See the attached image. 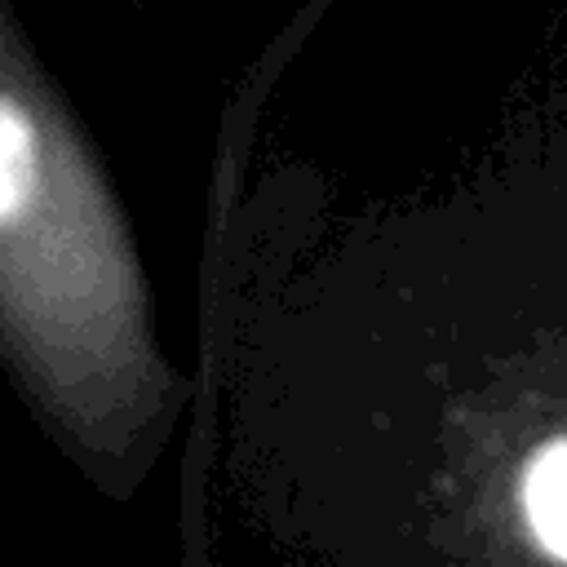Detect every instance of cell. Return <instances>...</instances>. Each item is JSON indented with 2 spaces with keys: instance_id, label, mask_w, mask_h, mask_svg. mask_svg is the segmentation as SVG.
I'll list each match as a JSON object with an SVG mask.
<instances>
[{
  "instance_id": "cell-1",
  "label": "cell",
  "mask_w": 567,
  "mask_h": 567,
  "mask_svg": "<svg viewBox=\"0 0 567 567\" xmlns=\"http://www.w3.org/2000/svg\"><path fill=\"white\" fill-rule=\"evenodd\" d=\"M40 168H44V146L35 120L18 97L0 89V230L22 221L27 204L40 190Z\"/></svg>"
},
{
  "instance_id": "cell-2",
  "label": "cell",
  "mask_w": 567,
  "mask_h": 567,
  "mask_svg": "<svg viewBox=\"0 0 567 567\" xmlns=\"http://www.w3.org/2000/svg\"><path fill=\"white\" fill-rule=\"evenodd\" d=\"M523 509L536 532V540L567 558V439L536 452V461L523 474Z\"/></svg>"
}]
</instances>
